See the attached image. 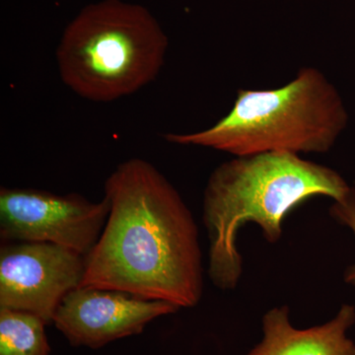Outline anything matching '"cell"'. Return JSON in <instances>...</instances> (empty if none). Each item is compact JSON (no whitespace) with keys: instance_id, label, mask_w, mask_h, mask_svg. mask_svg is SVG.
Segmentation results:
<instances>
[{"instance_id":"6da1fadb","label":"cell","mask_w":355,"mask_h":355,"mask_svg":"<svg viewBox=\"0 0 355 355\" xmlns=\"http://www.w3.org/2000/svg\"><path fill=\"white\" fill-rule=\"evenodd\" d=\"M111 209L79 287L128 292L193 308L203 293L197 223L179 191L141 158L123 161L105 182Z\"/></svg>"},{"instance_id":"7a4b0ae2","label":"cell","mask_w":355,"mask_h":355,"mask_svg":"<svg viewBox=\"0 0 355 355\" xmlns=\"http://www.w3.org/2000/svg\"><path fill=\"white\" fill-rule=\"evenodd\" d=\"M335 170L291 153L235 156L210 175L203 195L209 236V275L222 291L234 289L243 273L237 249L240 229L254 222L277 243L289 214L306 200L328 197L342 202L354 193Z\"/></svg>"},{"instance_id":"3957f363","label":"cell","mask_w":355,"mask_h":355,"mask_svg":"<svg viewBox=\"0 0 355 355\" xmlns=\"http://www.w3.org/2000/svg\"><path fill=\"white\" fill-rule=\"evenodd\" d=\"M349 116L335 86L315 67H303L279 88L238 91L234 106L216 125L166 133L178 146L207 147L231 155L324 153L347 128Z\"/></svg>"},{"instance_id":"277c9868","label":"cell","mask_w":355,"mask_h":355,"mask_svg":"<svg viewBox=\"0 0 355 355\" xmlns=\"http://www.w3.org/2000/svg\"><path fill=\"white\" fill-rule=\"evenodd\" d=\"M168 46L146 7L101 0L83 7L65 28L55 53L58 73L83 99L116 101L155 80Z\"/></svg>"},{"instance_id":"5b68a950","label":"cell","mask_w":355,"mask_h":355,"mask_svg":"<svg viewBox=\"0 0 355 355\" xmlns=\"http://www.w3.org/2000/svg\"><path fill=\"white\" fill-rule=\"evenodd\" d=\"M108 198L93 202L78 193L0 189V237L6 242L51 243L87 257L108 219Z\"/></svg>"},{"instance_id":"8992f818","label":"cell","mask_w":355,"mask_h":355,"mask_svg":"<svg viewBox=\"0 0 355 355\" xmlns=\"http://www.w3.org/2000/svg\"><path fill=\"white\" fill-rule=\"evenodd\" d=\"M86 257L41 242H8L0 248V308L53 322L58 306L80 286Z\"/></svg>"},{"instance_id":"52a82bcc","label":"cell","mask_w":355,"mask_h":355,"mask_svg":"<svg viewBox=\"0 0 355 355\" xmlns=\"http://www.w3.org/2000/svg\"><path fill=\"white\" fill-rule=\"evenodd\" d=\"M179 310L172 303L128 292L77 287L58 306L53 324L73 347L96 349L139 335L153 320Z\"/></svg>"},{"instance_id":"ba28073f","label":"cell","mask_w":355,"mask_h":355,"mask_svg":"<svg viewBox=\"0 0 355 355\" xmlns=\"http://www.w3.org/2000/svg\"><path fill=\"white\" fill-rule=\"evenodd\" d=\"M355 323V308L343 305L331 321L308 329L292 324L289 308H272L263 318V338L245 355H355L347 336Z\"/></svg>"},{"instance_id":"9c48e42d","label":"cell","mask_w":355,"mask_h":355,"mask_svg":"<svg viewBox=\"0 0 355 355\" xmlns=\"http://www.w3.org/2000/svg\"><path fill=\"white\" fill-rule=\"evenodd\" d=\"M46 322L31 313L0 308V355H49Z\"/></svg>"},{"instance_id":"30bf717a","label":"cell","mask_w":355,"mask_h":355,"mask_svg":"<svg viewBox=\"0 0 355 355\" xmlns=\"http://www.w3.org/2000/svg\"><path fill=\"white\" fill-rule=\"evenodd\" d=\"M331 214L336 221L347 225L355 235V191L345 202H335L331 207ZM345 280L347 284L355 286V263L347 268Z\"/></svg>"}]
</instances>
